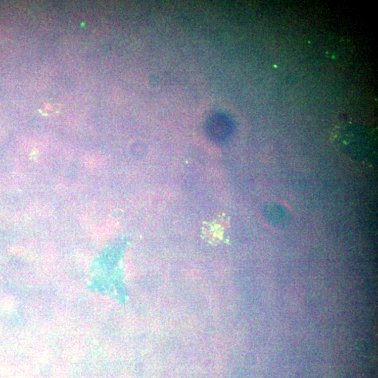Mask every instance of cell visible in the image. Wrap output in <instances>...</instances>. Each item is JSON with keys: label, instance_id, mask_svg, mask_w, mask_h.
<instances>
[{"label": "cell", "instance_id": "6da1fadb", "mask_svg": "<svg viewBox=\"0 0 378 378\" xmlns=\"http://www.w3.org/2000/svg\"><path fill=\"white\" fill-rule=\"evenodd\" d=\"M268 219L274 224H285L287 221V212L277 205H269L266 210Z\"/></svg>", "mask_w": 378, "mask_h": 378}, {"label": "cell", "instance_id": "7a4b0ae2", "mask_svg": "<svg viewBox=\"0 0 378 378\" xmlns=\"http://www.w3.org/2000/svg\"><path fill=\"white\" fill-rule=\"evenodd\" d=\"M61 109V105L55 103V104L52 105H46L42 108L39 109V111L43 115H52V114L59 112Z\"/></svg>", "mask_w": 378, "mask_h": 378}]
</instances>
